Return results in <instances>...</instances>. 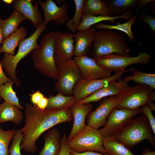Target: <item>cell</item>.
<instances>
[{
    "mask_svg": "<svg viewBox=\"0 0 155 155\" xmlns=\"http://www.w3.org/2000/svg\"><path fill=\"white\" fill-rule=\"evenodd\" d=\"M46 29V25L44 22L40 24L30 36L19 42L18 51L15 55L4 53L3 58L0 61V63L5 70L6 75L14 82L17 86H20L22 83L16 74L18 63L30 53L39 46L37 40L40 35Z\"/></svg>",
    "mask_w": 155,
    "mask_h": 155,
    "instance_id": "4",
    "label": "cell"
},
{
    "mask_svg": "<svg viewBox=\"0 0 155 155\" xmlns=\"http://www.w3.org/2000/svg\"><path fill=\"white\" fill-rule=\"evenodd\" d=\"M103 137L98 129L86 125L69 140L68 145L71 151L78 153L87 151L107 154L103 145Z\"/></svg>",
    "mask_w": 155,
    "mask_h": 155,
    "instance_id": "6",
    "label": "cell"
},
{
    "mask_svg": "<svg viewBox=\"0 0 155 155\" xmlns=\"http://www.w3.org/2000/svg\"><path fill=\"white\" fill-rule=\"evenodd\" d=\"M26 19L21 13L15 10L7 19L3 20L0 18V26L4 39L15 32L20 23Z\"/></svg>",
    "mask_w": 155,
    "mask_h": 155,
    "instance_id": "27",
    "label": "cell"
},
{
    "mask_svg": "<svg viewBox=\"0 0 155 155\" xmlns=\"http://www.w3.org/2000/svg\"><path fill=\"white\" fill-rule=\"evenodd\" d=\"M133 16V13L131 10L117 16H94L83 14L81 23L77 28V30L87 29L93 25L103 21H109L112 23L114 24L117 19H123L125 20H129Z\"/></svg>",
    "mask_w": 155,
    "mask_h": 155,
    "instance_id": "21",
    "label": "cell"
},
{
    "mask_svg": "<svg viewBox=\"0 0 155 155\" xmlns=\"http://www.w3.org/2000/svg\"><path fill=\"white\" fill-rule=\"evenodd\" d=\"M134 68L125 69L105 78L98 79H82L74 86L73 90V95L76 103L89 96L98 90L104 87L111 81L118 80L122 78L123 75L127 72L131 71Z\"/></svg>",
    "mask_w": 155,
    "mask_h": 155,
    "instance_id": "11",
    "label": "cell"
},
{
    "mask_svg": "<svg viewBox=\"0 0 155 155\" xmlns=\"http://www.w3.org/2000/svg\"><path fill=\"white\" fill-rule=\"evenodd\" d=\"M25 125L21 129L23 138L21 149L30 153L36 152V142L45 131L55 125L73 119L70 108L61 110L41 109L28 102L25 104Z\"/></svg>",
    "mask_w": 155,
    "mask_h": 155,
    "instance_id": "1",
    "label": "cell"
},
{
    "mask_svg": "<svg viewBox=\"0 0 155 155\" xmlns=\"http://www.w3.org/2000/svg\"><path fill=\"white\" fill-rule=\"evenodd\" d=\"M142 113L141 107L134 109L118 108L111 112L103 128L99 130L103 137L113 135L124 126L134 117Z\"/></svg>",
    "mask_w": 155,
    "mask_h": 155,
    "instance_id": "10",
    "label": "cell"
},
{
    "mask_svg": "<svg viewBox=\"0 0 155 155\" xmlns=\"http://www.w3.org/2000/svg\"><path fill=\"white\" fill-rule=\"evenodd\" d=\"M140 0H104L108 7L110 16L121 15L130 9L135 8Z\"/></svg>",
    "mask_w": 155,
    "mask_h": 155,
    "instance_id": "25",
    "label": "cell"
},
{
    "mask_svg": "<svg viewBox=\"0 0 155 155\" xmlns=\"http://www.w3.org/2000/svg\"><path fill=\"white\" fill-rule=\"evenodd\" d=\"M154 1L155 0H140L138 5L135 8V10L138 12L142 7L144 8L145 6L148 3Z\"/></svg>",
    "mask_w": 155,
    "mask_h": 155,
    "instance_id": "42",
    "label": "cell"
},
{
    "mask_svg": "<svg viewBox=\"0 0 155 155\" xmlns=\"http://www.w3.org/2000/svg\"><path fill=\"white\" fill-rule=\"evenodd\" d=\"M27 35L26 28L21 26L14 32L5 39L0 47V54L3 53L14 55L15 50L19 42Z\"/></svg>",
    "mask_w": 155,
    "mask_h": 155,
    "instance_id": "22",
    "label": "cell"
},
{
    "mask_svg": "<svg viewBox=\"0 0 155 155\" xmlns=\"http://www.w3.org/2000/svg\"><path fill=\"white\" fill-rule=\"evenodd\" d=\"M2 99L0 97V102L2 101Z\"/></svg>",
    "mask_w": 155,
    "mask_h": 155,
    "instance_id": "48",
    "label": "cell"
},
{
    "mask_svg": "<svg viewBox=\"0 0 155 155\" xmlns=\"http://www.w3.org/2000/svg\"><path fill=\"white\" fill-rule=\"evenodd\" d=\"M74 34L54 32V59L56 65L72 60L75 48Z\"/></svg>",
    "mask_w": 155,
    "mask_h": 155,
    "instance_id": "12",
    "label": "cell"
},
{
    "mask_svg": "<svg viewBox=\"0 0 155 155\" xmlns=\"http://www.w3.org/2000/svg\"><path fill=\"white\" fill-rule=\"evenodd\" d=\"M61 149L58 155H70L71 150L67 144V137L66 134L64 133L60 141Z\"/></svg>",
    "mask_w": 155,
    "mask_h": 155,
    "instance_id": "37",
    "label": "cell"
},
{
    "mask_svg": "<svg viewBox=\"0 0 155 155\" xmlns=\"http://www.w3.org/2000/svg\"><path fill=\"white\" fill-rule=\"evenodd\" d=\"M42 7L44 12V23L46 26L48 22L53 20L57 25L65 24L69 18L67 12L68 10L67 3L58 6L52 0H47L44 2L38 1L37 2Z\"/></svg>",
    "mask_w": 155,
    "mask_h": 155,
    "instance_id": "15",
    "label": "cell"
},
{
    "mask_svg": "<svg viewBox=\"0 0 155 155\" xmlns=\"http://www.w3.org/2000/svg\"><path fill=\"white\" fill-rule=\"evenodd\" d=\"M48 102V98L44 97L41 100L36 106L41 109H45L47 106Z\"/></svg>",
    "mask_w": 155,
    "mask_h": 155,
    "instance_id": "41",
    "label": "cell"
},
{
    "mask_svg": "<svg viewBox=\"0 0 155 155\" xmlns=\"http://www.w3.org/2000/svg\"><path fill=\"white\" fill-rule=\"evenodd\" d=\"M12 81L4 72L0 63V85Z\"/></svg>",
    "mask_w": 155,
    "mask_h": 155,
    "instance_id": "39",
    "label": "cell"
},
{
    "mask_svg": "<svg viewBox=\"0 0 155 155\" xmlns=\"http://www.w3.org/2000/svg\"><path fill=\"white\" fill-rule=\"evenodd\" d=\"M82 12L94 16H110L108 7L104 0H84Z\"/></svg>",
    "mask_w": 155,
    "mask_h": 155,
    "instance_id": "28",
    "label": "cell"
},
{
    "mask_svg": "<svg viewBox=\"0 0 155 155\" xmlns=\"http://www.w3.org/2000/svg\"><path fill=\"white\" fill-rule=\"evenodd\" d=\"M138 15L136 13L127 22L121 24L118 22L117 24L114 25H109L99 23L94 25L95 28L99 30H116L126 33L128 36L130 40L133 42L135 40L131 30V27L136 20Z\"/></svg>",
    "mask_w": 155,
    "mask_h": 155,
    "instance_id": "29",
    "label": "cell"
},
{
    "mask_svg": "<svg viewBox=\"0 0 155 155\" xmlns=\"http://www.w3.org/2000/svg\"><path fill=\"white\" fill-rule=\"evenodd\" d=\"M56 66L58 76L55 90L58 93L64 95H72L74 87L83 79L79 67L74 59Z\"/></svg>",
    "mask_w": 155,
    "mask_h": 155,
    "instance_id": "7",
    "label": "cell"
},
{
    "mask_svg": "<svg viewBox=\"0 0 155 155\" xmlns=\"http://www.w3.org/2000/svg\"><path fill=\"white\" fill-rule=\"evenodd\" d=\"M75 6V11L73 18L66 23V27L71 32L74 33L80 24L83 15L82 9L84 0H74Z\"/></svg>",
    "mask_w": 155,
    "mask_h": 155,
    "instance_id": "32",
    "label": "cell"
},
{
    "mask_svg": "<svg viewBox=\"0 0 155 155\" xmlns=\"http://www.w3.org/2000/svg\"><path fill=\"white\" fill-rule=\"evenodd\" d=\"M142 113L146 117L154 133V137L155 138V118L152 113V110L147 104L141 107Z\"/></svg>",
    "mask_w": 155,
    "mask_h": 155,
    "instance_id": "35",
    "label": "cell"
},
{
    "mask_svg": "<svg viewBox=\"0 0 155 155\" xmlns=\"http://www.w3.org/2000/svg\"><path fill=\"white\" fill-rule=\"evenodd\" d=\"M14 84L13 81L7 82L0 85V97L4 102L16 106L20 110H22L24 107L19 102L16 92L13 90L12 86Z\"/></svg>",
    "mask_w": 155,
    "mask_h": 155,
    "instance_id": "31",
    "label": "cell"
},
{
    "mask_svg": "<svg viewBox=\"0 0 155 155\" xmlns=\"http://www.w3.org/2000/svg\"><path fill=\"white\" fill-rule=\"evenodd\" d=\"M23 135L21 129H16L11 144L8 149L9 155H22L21 152V144Z\"/></svg>",
    "mask_w": 155,
    "mask_h": 155,
    "instance_id": "34",
    "label": "cell"
},
{
    "mask_svg": "<svg viewBox=\"0 0 155 155\" xmlns=\"http://www.w3.org/2000/svg\"><path fill=\"white\" fill-rule=\"evenodd\" d=\"M150 58L149 54L145 52H140L137 57L113 53L100 57L94 60L100 67L116 73L124 71L128 66L131 65L147 64Z\"/></svg>",
    "mask_w": 155,
    "mask_h": 155,
    "instance_id": "9",
    "label": "cell"
},
{
    "mask_svg": "<svg viewBox=\"0 0 155 155\" xmlns=\"http://www.w3.org/2000/svg\"><path fill=\"white\" fill-rule=\"evenodd\" d=\"M30 100L34 106H36L41 100L44 96L39 91H37L33 94H29Z\"/></svg>",
    "mask_w": 155,
    "mask_h": 155,
    "instance_id": "38",
    "label": "cell"
},
{
    "mask_svg": "<svg viewBox=\"0 0 155 155\" xmlns=\"http://www.w3.org/2000/svg\"><path fill=\"white\" fill-rule=\"evenodd\" d=\"M146 85L137 84L129 86L116 95L118 103V108L134 109L147 104L150 100L153 90Z\"/></svg>",
    "mask_w": 155,
    "mask_h": 155,
    "instance_id": "8",
    "label": "cell"
},
{
    "mask_svg": "<svg viewBox=\"0 0 155 155\" xmlns=\"http://www.w3.org/2000/svg\"><path fill=\"white\" fill-rule=\"evenodd\" d=\"M138 19L148 24L153 32H155V18L144 13H142L138 17Z\"/></svg>",
    "mask_w": 155,
    "mask_h": 155,
    "instance_id": "36",
    "label": "cell"
},
{
    "mask_svg": "<svg viewBox=\"0 0 155 155\" xmlns=\"http://www.w3.org/2000/svg\"><path fill=\"white\" fill-rule=\"evenodd\" d=\"M43 137L44 146L38 155H58L61 149V134L58 129L51 128Z\"/></svg>",
    "mask_w": 155,
    "mask_h": 155,
    "instance_id": "20",
    "label": "cell"
},
{
    "mask_svg": "<svg viewBox=\"0 0 155 155\" xmlns=\"http://www.w3.org/2000/svg\"><path fill=\"white\" fill-rule=\"evenodd\" d=\"M48 104L45 109L49 110H61L70 108L76 103L73 95L67 96L58 93L53 96L50 95Z\"/></svg>",
    "mask_w": 155,
    "mask_h": 155,
    "instance_id": "26",
    "label": "cell"
},
{
    "mask_svg": "<svg viewBox=\"0 0 155 155\" xmlns=\"http://www.w3.org/2000/svg\"><path fill=\"white\" fill-rule=\"evenodd\" d=\"M141 155H155V151H150L149 148L147 147L143 150Z\"/></svg>",
    "mask_w": 155,
    "mask_h": 155,
    "instance_id": "43",
    "label": "cell"
},
{
    "mask_svg": "<svg viewBox=\"0 0 155 155\" xmlns=\"http://www.w3.org/2000/svg\"><path fill=\"white\" fill-rule=\"evenodd\" d=\"M129 49L126 38L119 33L112 30L96 31L90 54L95 59L113 53L129 56Z\"/></svg>",
    "mask_w": 155,
    "mask_h": 155,
    "instance_id": "2",
    "label": "cell"
},
{
    "mask_svg": "<svg viewBox=\"0 0 155 155\" xmlns=\"http://www.w3.org/2000/svg\"><path fill=\"white\" fill-rule=\"evenodd\" d=\"M132 75L125 77L123 80L128 83L130 81L138 84H142L150 87L153 90L155 89V74L147 73L134 68L131 71Z\"/></svg>",
    "mask_w": 155,
    "mask_h": 155,
    "instance_id": "30",
    "label": "cell"
},
{
    "mask_svg": "<svg viewBox=\"0 0 155 155\" xmlns=\"http://www.w3.org/2000/svg\"><path fill=\"white\" fill-rule=\"evenodd\" d=\"M54 31L45 34L42 38L38 47L32 51L33 67L42 74L57 80V68L54 56Z\"/></svg>",
    "mask_w": 155,
    "mask_h": 155,
    "instance_id": "5",
    "label": "cell"
},
{
    "mask_svg": "<svg viewBox=\"0 0 155 155\" xmlns=\"http://www.w3.org/2000/svg\"><path fill=\"white\" fill-rule=\"evenodd\" d=\"M96 31V29L91 26L86 29L78 30L74 34L75 45L74 55L75 57L88 56L89 54Z\"/></svg>",
    "mask_w": 155,
    "mask_h": 155,
    "instance_id": "17",
    "label": "cell"
},
{
    "mask_svg": "<svg viewBox=\"0 0 155 155\" xmlns=\"http://www.w3.org/2000/svg\"><path fill=\"white\" fill-rule=\"evenodd\" d=\"M73 59L80 68L83 79H98L111 75L112 71L100 67L94 59L88 56L75 57Z\"/></svg>",
    "mask_w": 155,
    "mask_h": 155,
    "instance_id": "14",
    "label": "cell"
},
{
    "mask_svg": "<svg viewBox=\"0 0 155 155\" xmlns=\"http://www.w3.org/2000/svg\"><path fill=\"white\" fill-rule=\"evenodd\" d=\"M147 104L151 110L155 111V105L153 101L149 100L147 102Z\"/></svg>",
    "mask_w": 155,
    "mask_h": 155,
    "instance_id": "44",
    "label": "cell"
},
{
    "mask_svg": "<svg viewBox=\"0 0 155 155\" xmlns=\"http://www.w3.org/2000/svg\"><path fill=\"white\" fill-rule=\"evenodd\" d=\"M149 122L144 114L133 118L113 135L118 140L130 150L146 140L155 147V138Z\"/></svg>",
    "mask_w": 155,
    "mask_h": 155,
    "instance_id": "3",
    "label": "cell"
},
{
    "mask_svg": "<svg viewBox=\"0 0 155 155\" xmlns=\"http://www.w3.org/2000/svg\"><path fill=\"white\" fill-rule=\"evenodd\" d=\"M118 103L116 95L103 98L96 108L88 115L87 125L97 129L104 126L108 115Z\"/></svg>",
    "mask_w": 155,
    "mask_h": 155,
    "instance_id": "13",
    "label": "cell"
},
{
    "mask_svg": "<svg viewBox=\"0 0 155 155\" xmlns=\"http://www.w3.org/2000/svg\"><path fill=\"white\" fill-rule=\"evenodd\" d=\"M4 39L2 29L0 26V44L2 43Z\"/></svg>",
    "mask_w": 155,
    "mask_h": 155,
    "instance_id": "45",
    "label": "cell"
},
{
    "mask_svg": "<svg viewBox=\"0 0 155 155\" xmlns=\"http://www.w3.org/2000/svg\"><path fill=\"white\" fill-rule=\"evenodd\" d=\"M128 83L121 79L118 80L117 81L116 80L112 81L104 87L75 103V104L96 102L108 96L117 95L129 86Z\"/></svg>",
    "mask_w": 155,
    "mask_h": 155,
    "instance_id": "16",
    "label": "cell"
},
{
    "mask_svg": "<svg viewBox=\"0 0 155 155\" xmlns=\"http://www.w3.org/2000/svg\"><path fill=\"white\" fill-rule=\"evenodd\" d=\"M2 1L6 3L10 4L13 3L14 0H3Z\"/></svg>",
    "mask_w": 155,
    "mask_h": 155,
    "instance_id": "46",
    "label": "cell"
},
{
    "mask_svg": "<svg viewBox=\"0 0 155 155\" xmlns=\"http://www.w3.org/2000/svg\"><path fill=\"white\" fill-rule=\"evenodd\" d=\"M70 155H110L108 154H103L93 151H87L82 153H78L71 151Z\"/></svg>",
    "mask_w": 155,
    "mask_h": 155,
    "instance_id": "40",
    "label": "cell"
},
{
    "mask_svg": "<svg viewBox=\"0 0 155 155\" xmlns=\"http://www.w3.org/2000/svg\"><path fill=\"white\" fill-rule=\"evenodd\" d=\"M103 145L110 155H135L113 135L103 137Z\"/></svg>",
    "mask_w": 155,
    "mask_h": 155,
    "instance_id": "24",
    "label": "cell"
},
{
    "mask_svg": "<svg viewBox=\"0 0 155 155\" xmlns=\"http://www.w3.org/2000/svg\"><path fill=\"white\" fill-rule=\"evenodd\" d=\"M16 131L14 129L4 130L0 127V155H9V146Z\"/></svg>",
    "mask_w": 155,
    "mask_h": 155,
    "instance_id": "33",
    "label": "cell"
},
{
    "mask_svg": "<svg viewBox=\"0 0 155 155\" xmlns=\"http://www.w3.org/2000/svg\"><path fill=\"white\" fill-rule=\"evenodd\" d=\"M57 1L58 3L59 4L61 5V4L63 3H64L65 2V0H57Z\"/></svg>",
    "mask_w": 155,
    "mask_h": 155,
    "instance_id": "47",
    "label": "cell"
},
{
    "mask_svg": "<svg viewBox=\"0 0 155 155\" xmlns=\"http://www.w3.org/2000/svg\"><path fill=\"white\" fill-rule=\"evenodd\" d=\"M23 118L22 113L15 106L5 102L0 103V124L11 121L18 125Z\"/></svg>",
    "mask_w": 155,
    "mask_h": 155,
    "instance_id": "23",
    "label": "cell"
},
{
    "mask_svg": "<svg viewBox=\"0 0 155 155\" xmlns=\"http://www.w3.org/2000/svg\"><path fill=\"white\" fill-rule=\"evenodd\" d=\"M93 108V106L91 103H86L78 105L75 104L70 108L74 122L71 131L67 137V141L71 139L86 126V118Z\"/></svg>",
    "mask_w": 155,
    "mask_h": 155,
    "instance_id": "19",
    "label": "cell"
},
{
    "mask_svg": "<svg viewBox=\"0 0 155 155\" xmlns=\"http://www.w3.org/2000/svg\"><path fill=\"white\" fill-rule=\"evenodd\" d=\"M12 6L14 10L21 13L26 19L31 21L35 28L44 22L37 2L33 5L30 0H14Z\"/></svg>",
    "mask_w": 155,
    "mask_h": 155,
    "instance_id": "18",
    "label": "cell"
}]
</instances>
